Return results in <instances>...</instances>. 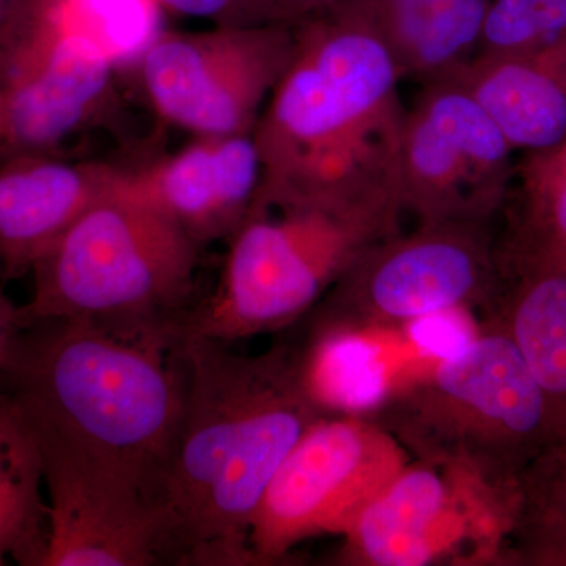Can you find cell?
Returning a JSON list of instances; mask_svg holds the SVG:
<instances>
[{"label":"cell","mask_w":566,"mask_h":566,"mask_svg":"<svg viewBox=\"0 0 566 566\" xmlns=\"http://www.w3.org/2000/svg\"><path fill=\"white\" fill-rule=\"evenodd\" d=\"M161 9L211 25L274 24L260 0H155Z\"/></svg>","instance_id":"cell-25"},{"label":"cell","mask_w":566,"mask_h":566,"mask_svg":"<svg viewBox=\"0 0 566 566\" xmlns=\"http://www.w3.org/2000/svg\"><path fill=\"white\" fill-rule=\"evenodd\" d=\"M468 312L463 308L436 312L409 324L406 331L417 348L422 349L427 356L433 359L452 356L471 344L479 334V329L474 333L471 324L465 322Z\"/></svg>","instance_id":"cell-24"},{"label":"cell","mask_w":566,"mask_h":566,"mask_svg":"<svg viewBox=\"0 0 566 566\" xmlns=\"http://www.w3.org/2000/svg\"><path fill=\"white\" fill-rule=\"evenodd\" d=\"M520 509V482L412 460L349 523L338 560L360 566L504 560Z\"/></svg>","instance_id":"cell-7"},{"label":"cell","mask_w":566,"mask_h":566,"mask_svg":"<svg viewBox=\"0 0 566 566\" xmlns=\"http://www.w3.org/2000/svg\"><path fill=\"white\" fill-rule=\"evenodd\" d=\"M260 182L262 159L253 133L193 137L170 155L125 167L126 188L200 248L232 237L251 211Z\"/></svg>","instance_id":"cell-13"},{"label":"cell","mask_w":566,"mask_h":566,"mask_svg":"<svg viewBox=\"0 0 566 566\" xmlns=\"http://www.w3.org/2000/svg\"><path fill=\"white\" fill-rule=\"evenodd\" d=\"M365 417L411 460L504 483L517 482L554 436L545 394L523 354L488 324L461 352L395 376L386 400Z\"/></svg>","instance_id":"cell-6"},{"label":"cell","mask_w":566,"mask_h":566,"mask_svg":"<svg viewBox=\"0 0 566 566\" xmlns=\"http://www.w3.org/2000/svg\"><path fill=\"white\" fill-rule=\"evenodd\" d=\"M403 216L398 197L255 200L182 335L230 345L296 326L367 249L400 232Z\"/></svg>","instance_id":"cell-4"},{"label":"cell","mask_w":566,"mask_h":566,"mask_svg":"<svg viewBox=\"0 0 566 566\" xmlns=\"http://www.w3.org/2000/svg\"><path fill=\"white\" fill-rule=\"evenodd\" d=\"M21 329L20 311L0 293V363L9 353L18 331Z\"/></svg>","instance_id":"cell-27"},{"label":"cell","mask_w":566,"mask_h":566,"mask_svg":"<svg viewBox=\"0 0 566 566\" xmlns=\"http://www.w3.org/2000/svg\"><path fill=\"white\" fill-rule=\"evenodd\" d=\"M296 33L293 61L253 129L262 159L255 200H401L408 109L386 44L346 7Z\"/></svg>","instance_id":"cell-3"},{"label":"cell","mask_w":566,"mask_h":566,"mask_svg":"<svg viewBox=\"0 0 566 566\" xmlns=\"http://www.w3.org/2000/svg\"><path fill=\"white\" fill-rule=\"evenodd\" d=\"M512 145L453 77L422 85L406 111L400 197L416 223H490L509 203Z\"/></svg>","instance_id":"cell-11"},{"label":"cell","mask_w":566,"mask_h":566,"mask_svg":"<svg viewBox=\"0 0 566 566\" xmlns=\"http://www.w3.org/2000/svg\"><path fill=\"white\" fill-rule=\"evenodd\" d=\"M296 46L289 24L163 29L134 69L167 125L192 137L237 136L253 133Z\"/></svg>","instance_id":"cell-9"},{"label":"cell","mask_w":566,"mask_h":566,"mask_svg":"<svg viewBox=\"0 0 566 566\" xmlns=\"http://www.w3.org/2000/svg\"><path fill=\"white\" fill-rule=\"evenodd\" d=\"M411 457L368 417H324L277 469L252 521L253 565H275L307 539L344 535Z\"/></svg>","instance_id":"cell-10"},{"label":"cell","mask_w":566,"mask_h":566,"mask_svg":"<svg viewBox=\"0 0 566 566\" xmlns=\"http://www.w3.org/2000/svg\"><path fill=\"white\" fill-rule=\"evenodd\" d=\"M491 0H346L386 44L401 81L455 76L479 52ZM338 9V7H337Z\"/></svg>","instance_id":"cell-17"},{"label":"cell","mask_w":566,"mask_h":566,"mask_svg":"<svg viewBox=\"0 0 566 566\" xmlns=\"http://www.w3.org/2000/svg\"><path fill=\"white\" fill-rule=\"evenodd\" d=\"M346 0H260L268 21L274 24L297 25L329 13Z\"/></svg>","instance_id":"cell-26"},{"label":"cell","mask_w":566,"mask_h":566,"mask_svg":"<svg viewBox=\"0 0 566 566\" xmlns=\"http://www.w3.org/2000/svg\"><path fill=\"white\" fill-rule=\"evenodd\" d=\"M566 33V0H491L476 55L534 50Z\"/></svg>","instance_id":"cell-22"},{"label":"cell","mask_w":566,"mask_h":566,"mask_svg":"<svg viewBox=\"0 0 566 566\" xmlns=\"http://www.w3.org/2000/svg\"><path fill=\"white\" fill-rule=\"evenodd\" d=\"M18 0H0V21L10 13Z\"/></svg>","instance_id":"cell-28"},{"label":"cell","mask_w":566,"mask_h":566,"mask_svg":"<svg viewBox=\"0 0 566 566\" xmlns=\"http://www.w3.org/2000/svg\"><path fill=\"white\" fill-rule=\"evenodd\" d=\"M158 7L155 0H55L62 28L118 70L136 66L161 33Z\"/></svg>","instance_id":"cell-21"},{"label":"cell","mask_w":566,"mask_h":566,"mask_svg":"<svg viewBox=\"0 0 566 566\" xmlns=\"http://www.w3.org/2000/svg\"><path fill=\"white\" fill-rule=\"evenodd\" d=\"M497 245L501 277L482 324L509 335L523 354L556 436L566 428V268L504 241Z\"/></svg>","instance_id":"cell-15"},{"label":"cell","mask_w":566,"mask_h":566,"mask_svg":"<svg viewBox=\"0 0 566 566\" xmlns=\"http://www.w3.org/2000/svg\"><path fill=\"white\" fill-rule=\"evenodd\" d=\"M182 338L35 319L0 363V392L36 434L132 483L156 509L185 406Z\"/></svg>","instance_id":"cell-2"},{"label":"cell","mask_w":566,"mask_h":566,"mask_svg":"<svg viewBox=\"0 0 566 566\" xmlns=\"http://www.w3.org/2000/svg\"><path fill=\"white\" fill-rule=\"evenodd\" d=\"M460 82L513 150H553L566 139V33L534 50L475 55Z\"/></svg>","instance_id":"cell-16"},{"label":"cell","mask_w":566,"mask_h":566,"mask_svg":"<svg viewBox=\"0 0 566 566\" xmlns=\"http://www.w3.org/2000/svg\"><path fill=\"white\" fill-rule=\"evenodd\" d=\"M551 151H554L557 156H560V158L566 159V139L564 144L558 145V147L553 148Z\"/></svg>","instance_id":"cell-29"},{"label":"cell","mask_w":566,"mask_h":566,"mask_svg":"<svg viewBox=\"0 0 566 566\" xmlns=\"http://www.w3.org/2000/svg\"><path fill=\"white\" fill-rule=\"evenodd\" d=\"M521 523L566 536V428L520 476Z\"/></svg>","instance_id":"cell-23"},{"label":"cell","mask_w":566,"mask_h":566,"mask_svg":"<svg viewBox=\"0 0 566 566\" xmlns=\"http://www.w3.org/2000/svg\"><path fill=\"white\" fill-rule=\"evenodd\" d=\"M48 499L39 439L21 409L0 392V566H40Z\"/></svg>","instance_id":"cell-19"},{"label":"cell","mask_w":566,"mask_h":566,"mask_svg":"<svg viewBox=\"0 0 566 566\" xmlns=\"http://www.w3.org/2000/svg\"><path fill=\"white\" fill-rule=\"evenodd\" d=\"M516 174L520 197L504 243L566 268V159L528 153Z\"/></svg>","instance_id":"cell-20"},{"label":"cell","mask_w":566,"mask_h":566,"mask_svg":"<svg viewBox=\"0 0 566 566\" xmlns=\"http://www.w3.org/2000/svg\"><path fill=\"white\" fill-rule=\"evenodd\" d=\"M305 322L290 340L301 387L323 417L370 416L392 386L374 334Z\"/></svg>","instance_id":"cell-18"},{"label":"cell","mask_w":566,"mask_h":566,"mask_svg":"<svg viewBox=\"0 0 566 566\" xmlns=\"http://www.w3.org/2000/svg\"><path fill=\"white\" fill-rule=\"evenodd\" d=\"M180 430L156 505L161 565H253L249 535L271 480L305 431L311 403L290 340L248 356L182 338Z\"/></svg>","instance_id":"cell-1"},{"label":"cell","mask_w":566,"mask_h":566,"mask_svg":"<svg viewBox=\"0 0 566 566\" xmlns=\"http://www.w3.org/2000/svg\"><path fill=\"white\" fill-rule=\"evenodd\" d=\"M35 436L48 499L40 566L161 565L150 499L57 439Z\"/></svg>","instance_id":"cell-12"},{"label":"cell","mask_w":566,"mask_h":566,"mask_svg":"<svg viewBox=\"0 0 566 566\" xmlns=\"http://www.w3.org/2000/svg\"><path fill=\"white\" fill-rule=\"evenodd\" d=\"M125 167L24 155L0 166V271L29 274L33 264L93 203L120 185Z\"/></svg>","instance_id":"cell-14"},{"label":"cell","mask_w":566,"mask_h":566,"mask_svg":"<svg viewBox=\"0 0 566 566\" xmlns=\"http://www.w3.org/2000/svg\"><path fill=\"white\" fill-rule=\"evenodd\" d=\"M490 223H416L367 249L304 318L360 333L406 329L436 312H483L497 292Z\"/></svg>","instance_id":"cell-8"},{"label":"cell","mask_w":566,"mask_h":566,"mask_svg":"<svg viewBox=\"0 0 566 566\" xmlns=\"http://www.w3.org/2000/svg\"><path fill=\"white\" fill-rule=\"evenodd\" d=\"M200 249L129 191L123 174L33 264L20 322L80 319L122 333L182 335Z\"/></svg>","instance_id":"cell-5"}]
</instances>
